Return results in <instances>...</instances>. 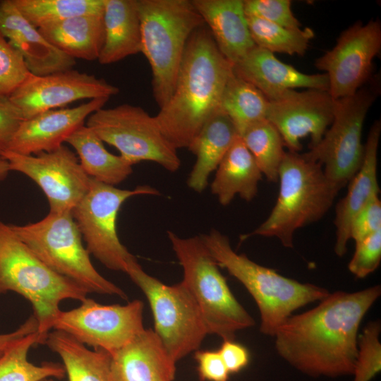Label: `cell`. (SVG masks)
Listing matches in <instances>:
<instances>
[{
    "instance_id": "6da1fadb",
    "label": "cell",
    "mask_w": 381,
    "mask_h": 381,
    "mask_svg": "<svg viewBox=\"0 0 381 381\" xmlns=\"http://www.w3.org/2000/svg\"><path fill=\"white\" fill-rule=\"evenodd\" d=\"M380 295V285L329 293L313 308L291 315L279 326L273 336L277 353L308 376L351 375L360 325Z\"/></svg>"
},
{
    "instance_id": "7a4b0ae2",
    "label": "cell",
    "mask_w": 381,
    "mask_h": 381,
    "mask_svg": "<svg viewBox=\"0 0 381 381\" xmlns=\"http://www.w3.org/2000/svg\"><path fill=\"white\" fill-rule=\"evenodd\" d=\"M234 73L204 25L190 37L174 92L155 118L177 150L188 147L205 123L220 109L224 87Z\"/></svg>"
},
{
    "instance_id": "3957f363",
    "label": "cell",
    "mask_w": 381,
    "mask_h": 381,
    "mask_svg": "<svg viewBox=\"0 0 381 381\" xmlns=\"http://www.w3.org/2000/svg\"><path fill=\"white\" fill-rule=\"evenodd\" d=\"M200 237L219 267L239 281L254 299L264 334L273 337L294 311L329 294L323 287L286 277L237 253L228 237L216 229Z\"/></svg>"
},
{
    "instance_id": "277c9868",
    "label": "cell",
    "mask_w": 381,
    "mask_h": 381,
    "mask_svg": "<svg viewBox=\"0 0 381 381\" xmlns=\"http://www.w3.org/2000/svg\"><path fill=\"white\" fill-rule=\"evenodd\" d=\"M278 181L279 194L270 215L242 239L250 236L274 237L285 248H293L295 232L322 218L339 193L322 165L299 152H286Z\"/></svg>"
},
{
    "instance_id": "5b68a950",
    "label": "cell",
    "mask_w": 381,
    "mask_h": 381,
    "mask_svg": "<svg viewBox=\"0 0 381 381\" xmlns=\"http://www.w3.org/2000/svg\"><path fill=\"white\" fill-rule=\"evenodd\" d=\"M15 292L32 305L38 333L46 337L68 299L84 301L86 289L47 267L0 220V296Z\"/></svg>"
},
{
    "instance_id": "8992f818",
    "label": "cell",
    "mask_w": 381,
    "mask_h": 381,
    "mask_svg": "<svg viewBox=\"0 0 381 381\" xmlns=\"http://www.w3.org/2000/svg\"><path fill=\"white\" fill-rule=\"evenodd\" d=\"M141 25V52L152 74L158 107L169 100L188 41L205 25L192 0H137Z\"/></svg>"
},
{
    "instance_id": "52a82bcc",
    "label": "cell",
    "mask_w": 381,
    "mask_h": 381,
    "mask_svg": "<svg viewBox=\"0 0 381 381\" xmlns=\"http://www.w3.org/2000/svg\"><path fill=\"white\" fill-rule=\"evenodd\" d=\"M167 236L183 269L182 282L198 303L208 334L234 339L236 332L254 326L200 236L182 238L171 231Z\"/></svg>"
},
{
    "instance_id": "ba28073f",
    "label": "cell",
    "mask_w": 381,
    "mask_h": 381,
    "mask_svg": "<svg viewBox=\"0 0 381 381\" xmlns=\"http://www.w3.org/2000/svg\"><path fill=\"white\" fill-rule=\"evenodd\" d=\"M10 226L17 236L56 273L80 284L90 293L128 299L123 290L104 278L93 266L72 212H49L37 222Z\"/></svg>"
},
{
    "instance_id": "9c48e42d",
    "label": "cell",
    "mask_w": 381,
    "mask_h": 381,
    "mask_svg": "<svg viewBox=\"0 0 381 381\" xmlns=\"http://www.w3.org/2000/svg\"><path fill=\"white\" fill-rule=\"evenodd\" d=\"M380 93L378 75L351 96L334 99L333 119L321 140L303 155L319 162L339 191L360 169L364 156L362 132L367 114Z\"/></svg>"
},
{
    "instance_id": "30bf717a",
    "label": "cell",
    "mask_w": 381,
    "mask_h": 381,
    "mask_svg": "<svg viewBox=\"0 0 381 381\" xmlns=\"http://www.w3.org/2000/svg\"><path fill=\"white\" fill-rule=\"evenodd\" d=\"M125 273L146 296L154 319V331L175 362L199 349L208 334L194 297L181 281L167 285L145 272L137 259Z\"/></svg>"
},
{
    "instance_id": "8fae6325",
    "label": "cell",
    "mask_w": 381,
    "mask_h": 381,
    "mask_svg": "<svg viewBox=\"0 0 381 381\" xmlns=\"http://www.w3.org/2000/svg\"><path fill=\"white\" fill-rule=\"evenodd\" d=\"M86 126L132 166L149 161L171 172L181 167L177 150L164 135L155 116L140 107L122 104L102 107L88 116Z\"/></svg>"
},
{
    "instance_id": "7c38bea8",
    "label": "cell",
    "mask_w": 381,
    "mask_h": 381,
    "mask_svg": "<svg viewBox=\"0 0 381 381\" xmlns=\"http://www.w3.org/2000/svg\"><path fill=\"white\" fill-rule=\"evenodd\" d=\"M143 195L159 192L147 185L120 189L91 178L87 192L72 211L89 254L109 270L125 272L127 265L136 259L121 243L116 221L126 200Z\"/></svg>"
},
{
    "instance_id": "4fadbf2b",
    "label": "cell",
    "mask_w": 381,
    "mask_h": 381,
    "mask_svg": "<svg viewBox=\"0 0 381 381\" xmlns=\"http://www.w3.org/2000/svg\"><path fill=\"white\" fill-rule=\"evenodd\" d=\"M77 308L61 310L52 329L64 332L85 346L114 353L145 327L143 302L104 305L86 298Z\"/></svg>"
},
{
    "instance_id": "5bb4252c",
    "label": "cell",
    "mask_w": 381,
    "mask_h": 381,
    "mask_svg": "<svg viewBox=\"0 0 381 381\" xmlns=\"http://www.w3.org/2000/svg\"><path fill=\"white\" fill-rule=\"evenodd\" d=\"M381 50V23L357 21L344 30L335 45L315 60L324 71L334 99L356 93L373 78V65Z\"/></svg>"
},
{
    "instance_id": "9a60e30c",
    "label": "cell",
    "mask_w": 381,
    "mask_h": 381,
    "mask_svg": "<svg viewBox=\"0 0 381 381\" xmlns=\"http://www.w3.org/2000/svg\"><path fill=\"white\" fill-rule=\"evenodd\" d=\"M11 171L22 173L44 192L51 212H72L87 192L91 178L81 167L76 155L63 145L55 150L25 155L0 152Z\"/></svg>"
},
{
    "instance_id": "2e32d148",
    "label": "cell",
    "mask_w": 381,
    "mask_h": 381,
    "mask_svg": "<svg viewBox=\"0 0 381 381\" xmlns=\"http://www.w3.org/2000/svg\"><path fill=\"white\" fill-rule=\"evenodd\" d=\"M119 92L104 79L72 68L45 75L30 73L8 97L25 120L78 100L109 99Z\"/></svg>"
},
{
    "instance_id": "e0dca14e",
    "label": "cell",
    "mask_w": 381,
    "mask_h": 381,
    "mask_svg": "<svg viewBox=\"0 0 381 381\" xmlns=\"http://www.w3.org/2000/svg\"><path fill=\"white\" fill-rule=\"evenodd\" d=\"M334 102L327 90H289L269 101L267 120L279 131L289 152H299L301 140L310 136L309 148L322 138L333 119Z\"/></svg>"
},
{
    "instance_id": "ac0fdd59",
    "label": "cell",
    "mask_w": 381,
    "mask_h": 381,
    "mask_svg": "<svg viewBox=\"0 0 381 381\" xmlns=\"http://www.w3.org/2000/svg\"><path fill=\"white\" fill-rule=\"evenodd\" d=\"M108 100L94 99L75 107L51 109L23 120L4 150L25 155L55 150Z\"/></svg>"
},
{
    "instance_id": "d6986e66",
    "label": "cell",
    "mask_w": 381,
    "mask_h": 381,
    "mask_svg": "<svg viewBox=\"0 0 381 381\" xmlns=\"http://www.w3.org/2000/svg\"><path fill=\"white\" fill-rule=\"evenodd\" d=\"M234 73L272 101L297 88L329 89L325 73L307 74L278 59L274 54L255 46L233 66Z\"/></svg>"
},
{
    "instance_id": "ffe728a7",
    "label": "cell",
    "mask_w": 381,
    "mask_h": 381,
    "mask_svg": "<svg viewBox=\"0 0 381 381\" xmlns=\"http://www.w3.org/2000/svg\"><path fill=\"white\" fill-rule=\"evenodd\" d=\"M0 32L23 56L30 73L45 75L72 69L75 60L52 45L17 9L0 0Z\"/></svg>"
},
{
    "instance_id": "44dd1931",
    "label": "cell",
    "mask_w": 381,
    "mask_h": 381,
    "mask_svg": "<svg viewBox=\"0 0 381 381\" xmlns=\"http://www.w3.org/2000/svg\"><path fill=\"white\" fill-rule=\"evenodd\" d=\"M112 381H173L176 363L154 329H144L110 354Z\"/></svg>"
},
{
    "instance_id": "7402d4cb",
    "label": "cell",
    "mask_w": 381,
    "mask_h": 381,
    "mask_svg": "<svg viewBox=\"0 0 381 381\" xmlns=\"http://www.w3.org/2000/svg\"><path fill=\"white\" fill-rule=\"evenodd\" d=\"M381 134V122L375 121L364 145V156L358 171L349 183L346 195L336 205L334 252L341 257L346 254L350 240V227L354 217L370 202L379 198L377 154Z\"/></svg>"
},
{
    "instance_id": "603a6c76",
    "label": "cell",
    "mask_w": 381,
    "mask_h": 381,
    "mask_svg": "<svg viewBox=\"0 0 381 381\" xmlns=\"http://www.w3.org/2000/svg\"><path fill=\"white\" fill-rule=\"evenodd\" d=\"M207 25L222 55L233 66L255 44L248 28L243 0H192Z\"/></svg>"
},
{
    "instance_id": "cb8c5ba5",
    "label": "cell",
    "mask_w": 381,
    "mask_h": 381,
    "mask_svg": "<svg viewBox=\"0 0 381 381\" xmlns=\"http://www.w3.org/2000/svg\"><path fill=\"white\" fill-rule=\"evenodd\" d=\"M232 121L221 109L203 126L187 147L196 160L188 178V186L201 193L207 186L212 172L238 137Z\"/></svg>"
},
{
    "instance_id": "d4e9b609",
    "label": "cell",
    "mask_w": 381,
    "mask_h": 381,
    "mask_svg": "<svg viewBox=\"0 0 381 381\" xmlns=\"http://www.w3.org/2000/svg\"><path fill=\"white\" fill-rule=\"evenodd\" d=\"M104 44L97 61L108 65L141 52L137 0H104Z\"/></svg>"
},
{
    "instance_id": "484cf974",
    "label": "cell",
    "mask_w": 381,
    "mask_h": 381,
    "mask_svg": "<svg viewBox=\"0 0 381 381\" xmlns=\"http://www.w3.org/2000/svg\"><path fill=\"white\" fill-rule=\"evenodd\" d=\"M262 176L253 157L238 136L218 165L211 191L224 206L236 195L251 201L258 193Z\"/></svg>"
},
{
    "instance_id": "4316f807",
    "label": "cell",
    "mask_w": 381,
    "mask_h": 381,
    "mask_svg": "<svg viewBox=\"0 0 381 381\" xmlns=\"http://www.w3.org/2000/svg\"><path fill=\"white\" fill-rule=\"evenodd\" d=\"M39 30L52 45L73 59L97 60L104 40L103 13L75 16Z\"/></svg>"
},
{
    "instance_id": "83f0119b",
    "label": "cell",
    "mask_w": 381,
    "mask_h": 381,
    "mask_svg": "<svg viewBox=\"0 0 381 381\" xmlns=\"http://www.w3.org/2000/svg\"><path fill=\"white\" fill-rule=\"evenodd\" d=\"M44 344L62 360L68 381H112L108 352L88 349L69 334L55 329L49 332Z\"/></svg>"
},
{
    "instance_id": "f1b7e54d",
    "label": "cell",
    "mask_w": 381,
    "mask_h": 381,
    "mask_svg": "<svg viewBox=\"0 0 381 381\" xmlns=\"http://www.w3.org/2000/svg\"><path fill=\"white\" fill-rule=\"evenodd\" d=\"M66 143L75 150L85 174L99 182L115 186L133 172L132 165L121 156L107 151L102 140L86 125L75 130Z\"/></svg>"
},
{
    "instance_id": "f546056e",
    "label": "cell",
    "mask_w": 381,
    "mask_h": 381,
    "mask_svg": "<svg viewBox=\"0 0 381 381\" xmlns=\"http://www.w3.org/2000/svg\"><path fill=\"white\" fill-rule=\"evenodd\" d=\"M268 105V99L258 88L233 73L224 87L220 109L240 136L251 126L267 119Z\"/></svg>"
},
{
    "instance_id": "4dcf8cb0",
    "label": "cell",
    "mask_w": 381,
    "mask_h": 381,
    "mask_svg": "<svg viewBox=\"0 0 381 381\" xmlns=\"http://www.w3.org/2000/svg\"><path fill=\"white\" fill-rule=\"evenodd\" d=\"M46 337L31 333L11 346L0 357V381H40L52 377L62 379L66 372L62 364L43 362L35 365L28 360L30 349L44 344Z\"/></svg>"
},
{
    "instance_id": "1f68e13d",
    "label": "cell",
    "mask_w": 381,
    "mask_h": 381,
    "mask_svg": "<svg viewBox=\"0 0 381 381\" xmlns=\"http://www.w3.org/2000/svg\"><path fill=\"white\" fill-rule=\"evenodd\" d=\"M20 13L37 28L75 16L102 14L104 0H12Z\"/></svg>"
},
{
    "instance_id": "d6a6232c",
    "label": "cell",
    "mask_w": 381,
    "mask_h": 381,
    "mask_svg": "<svg viewBox=\"0 0 381 381\" xmlns=\"http://www.w3.org/2000/svg\"><path fill=\"white\" fill-rule=\"evenodd\" d=\"M240 138L251 153L262 175L269 181L277 182L279 167L286 152L277 128L265 119L249 127Z\"/></svg>"
},
{
    "instance_id": "836d02e7",
    "label": "cell",
    "mask_w": 381,
    "mask_h": 381,
    "mask_svg": "<svg viewBox=\"0 0 381 381\" xmlns=\"http://www.w3.org/2000/svg\"><path fill=\"white\" fill-rule=\"evenodd\" d=\"M246 17L255 44L273 54L303 56L314 37L313 30L308 27L291 29L258 18Z\"/></svg>"
},
{
    "instance_id": "e575fe53",
    "label": "cell",
    "mask_w": 381,
    "mask_h": 381,
    "mask_svg": "<svg viewBox=\"0 0 381 381\" xmlns=\"http://www.w3.org/2000/svg\"><path fill=\"white\" fill-rule=\"evenodd\" d=\"M380 322H368L358 337L352 381H371L381 370Z\"/></svg>"
},
{
    "instance_id": "d590c367",
    "label": "cell",
    "mask_w": 381,
    "mask_h": 381,
    "mask_svg": "<svg viewBox=\"0 0 381 381\" xmlns=\"http://www.w3.org/2000/svg\"><path fill=\"white\" fill-rule=\"evenodd\" d=\"M30 74L22 54L0 32V96L9 97Z\"/></svg>"
},
{
    "instance_id": "8d00e7d4",
    "label": "cell",
    "mask_w": 381,
    "mask_h": 381,
    "mask_svg": "<svg viewBox=\"0 0 381 381\" xmlns=\"http://www.w3.org/2000/svg\"><path fill=\"white\" fill-rule=\"evenodd\" d=\"M243 5L247 16L288 28H301V23L291 10L290 0H243Z\"/></svg>"
},
{
    "instance_id": "74e56055",
    "label": "cell",
    "mask_w": 381,
    "mask_h": 381,
    "mask_svg": "<svg viewBox=\"0 0 381 381\" xmlns=\"http://www.w3.org/2000/svg\"><path fill=\"white\" fill-rule=\"evenodd\" d=\"M355 251L348 265L349 272L358 279L373 273L381 261V229L355 243Z\"/></svg>"
},
{
    "instance_id": "f35d334b",
    "label": "cell",
    "mask_w": 381,
    "mask_h": 381,
    "mask_svg": "<svg viewBox=\"0 0 381 381\" xmlns=\"http://www.w3.org/2000/svg\"><path fill=\"white\" fill-rule=\"evenodd\" d=\"M381 229V202L375 199L353 218L350 227V239L358 242Z\"/></svg>"
},
{
    "instance_id": "ab89813d",
    "label": "cell",
    "mask_w": 381,
    "mask_h": 381,
    "mask_svg": "<svg viewBox=\"0 0 381 381\" xmlns=\"http://www.w3.org/2000/svg\"><path fill=\"white\" fill-rule=\"evenodd\" d=\"M194 358L201 381H228V371L218 350H197Z\"/></svg>"
},
{
    "instance_id": "60d3db41",
    "label": "cell",
    "mask_w": 381,
    "mask_h": 381,
    "mask_svg": "<svg viewBox=\"0 0 381 381\" xmlns=\"http://www.w3.org/2000/svg\"><path fill=\"white\" fill-rule=\"evenodd\" d=\"M23 121L8 97L0 96V152L4 150Z\"/></svg>"
},
{
    "instance_id": "b9f144b4",
    "label": "cell",
    "mask_w": 381,
    "mask_h": 381,
    "mask_svg": "<svg viewBox=\"0 0 381 381\" xmlns=\"http://www.w3.org/2000/svg\"><path fill=\"white\" fill-rule=\"evenodd\" d=\"M218 351L230 374L240 372L249 363L248 350L234 339L223 340Z\"/></svg>"
},
{
    "instance_id": "7bdbcfd3",
    "label": "cell",
    "mask_w": 381,
    "mask_h": 381,
    "mask_svg": "<svg viewBox=\"0 0 381 381\" xmlns=\"http://www.w3.org/2000/svg\"><path fill=\"white\" fill-rule=\"evenodd\" d=\"M35 332H38V322L32 314L16 330L0 334V357L16 341Z\"/></svg>"
},
{
    "instance_id": "ee69618b",
    "label": "cell",
    "mask_w": 381,
    "mask_h": 381,
    "mask_svg": "<svg viewBox=\"0 0 381 381\" xmlns=\"http://www.w3.org/2000/svg\"><path fill=\"white\" fill-rule=\"evenodd\" d=\"M10 171L8 162L0 155V183L7 177Z\"/></svg>"
},
{
    "instance_id": "f6af8a7d",
    "label": "cell",
    "mask_w": 381,
    "mask_h": 381,
    "mask_svg": "<svg viewBox=\"0 0 381 381\" xmlns=\"http://www.w3.org/2000/svg\"><path fill=\"white\" fill-rule=\"evenodd\" d=\"M40 381H56V380L52 377H48V378L43 379Z\"/></svg>"
}]
</instances>
